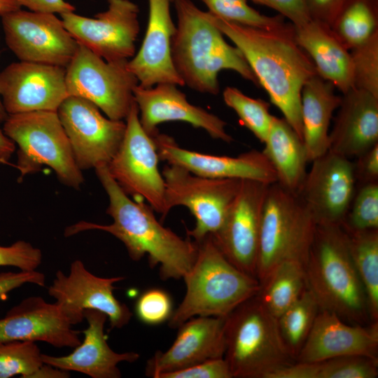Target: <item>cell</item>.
<instances>
[{"mask_svg":"<svg viewBox=\"0 0 378 378\" xmlns=\"http://www.w3.org/2000/svg\"><path fill=\"white\" fill-rule=\"evenodd\" d=\"M304 270L306 287L319 309L351 324L372 323L365 290L340 225H316Z\"/></svg>","mask_w":378,"mask_h":378,"instance_id":"cell-4","label":"cell"},{"mask_svg":"<svg viewBox=\"0 0 378 378\" xmlns=\"http://www.w3.org/2000/svg\"><path fill=\"white\" fill-rule=\"evenodd\" d=\"M345 232L355 269L365 290L370 320L378 322V229Z\"/></svg>","mask_w":378,"mask_h":378,"instance_id":"cell-32","label":"cell"},{"mask_svg":"<svg viewBox=\"0 0 378 378\" xmlns=\"http://www.w3.org/2000/svg\"><path fill=\"white\" fill-rule=\"evenodd\" d=\"M125 120L122 141L107 168L127 195L144 199L164 218L169 211L166 206L164 178L158 169L160 158L153 139L141 125L135 102Z\"/></svg>","mask_w":378,"mask_h":378,"instance_id":"cell-10","label":"cell"},{"mask_svg":"<svg viewBox=\"0 0 378 378\" xmlns=\"http://www.w3.org/2000/svg\"><path fill=\"white\" fill-rule=\"evenodd\" d=\"M223 97L225 104L237 114L241 123L264 143L273 117L270 113V104L251 98L234 87H227Z\"/></svg>","mask_w":378,"mask_h":378,"instance_id":"cell-35","label":"cell"},{"mask_svg":"<svg viewBox=\"0 0 378 378\" xmlns=\"http://www.w3.org/2000/svg\"><path fill=\"white\" fill-rule=\"evenodd\" d=\"M225 339L224 358L234 378H269L295 362L281 338L277 318L256 295L226 317Z\"/></svg>","mask_w":378,"mask_h":378,"instance_id":"cell-6","label":"cell"},{"mask_svg":"<svg viewBox=\"0 0 378 378\" xmlns=\"http://www.w3.org/2000/svg\"><path fill=\"white\" fill-rule=\"evenodd\" d=\"M250 1L276 10L280 15L290 20L295 27L302 26L312 20L305 0Z\"/></svg>","mask_w":378,"mask_h":378,"instance_id":"cell-43","label":"cell"},{"mask_svg":"<svg viewBox=\"0 0 378 378\" xmlns=\"http://www.w3.org/2000/svg\"><path fill=\"white\" fill-rule=\"evenodd\" d=\"M0 164H10L11 165V164L10 162H6V161H4V160H3L1 159H0Z\"/></svg>","mask_w":378,"mask_h":378,"instance_id":"cell-52","label":"cell"},{"mask_svg":"<svg viewBox=\"0 0 378 378\" xmlns=\"http://www.w3.org/2000/svg\"><path fill=\"white\" fill-rule=\"evenodd\" d=\"M62 307L31 296L0 318V342L13 340L44 342L56 348H76L81 341Z\"/></svg>","mask_w":378,"mask_h":378,"instance_id":"cell-21","label":"cell"},{"mask_svg":"<svg viewBox=\"0 0 378 378\" xmlns=\"http://www.w3.org/2000/svg\"><path fill=\"white\" fill-rule=\"evenodd\" d=\"M294 33L320 77L332 83L342 94L353 88L350 50L330 26L312 19L302 26H294Z\"/></svg>","mask_w":378,"mask_h":378,"instance_id":"cell-27","label":"cell"},{"mask_svg":"<svg viewBox=\"0 0 378 378\" xmlns=\"http://www.w3.org/2000/svg\"><path fill=\"white\" fill-rule=\"evenodd\" d=\"M69 96L66 67L20 61L0 72V97L8 115L57 111Z\"/></svg>","mask_w":378,"mask_h":378,"instance_id":"cell-18","label":"cell"},{"mask_svg":"<svg viewBox=\"0 0 378 378\" xmlns=\"http://www.w3.org/2000/svg\"><path fill=\"white\" fill-rule=\"evenodd\" d=\"M162 175L167 210L183 206L195 217V225L187 230V233L195 242L220 229L242 180L207 178L169 164L163 168Z\"/></svg>","mask_w":378,"mask_h":378,"instance_id":"cell-11","label":"cell"},{"mask_svg":"<svg viewBox=\"0 0 378 378\" xmlns=\"http://www.w3.org/2000/svg\"><path fill=\"white\" fill-rule=\"evenodd\" d=\"M174 1L148 0L146 34L139 52L127 62L128 69L142 88H151L159 83L185 85L171 55L172 40L176 31L170 13Z\"/></svg>","mask_w":378,"mask_h":378,"instance_id":"cell-24","label":"cell"},{"mask_svg":"<svg viewBox=\"0 0 378 378\" xmlns=\"http://www.w3.org/2000/svg\"><path fill=\"white\" fill-rule=\"evenodd\" d=\"M1 18L6 43L20 61L66 67L79 46L55 14L20 8Z\"/></svg>","mask_w":378,"mask_h":378,"instance_id":"cell-12","label":"cell"},{"mask_svg":"<svg viewBox=\"0 0 378 378\" xmlns=\"http://www.w3.org/2000/svg\"><path fill=\"white\" fill-rule=\"evenodd\" d=\"M316 225L297 194L277 182L269 185L262 206L255 271L260 285L282 261L304 262Z\"/></svg>","mask_w":378,"mask_h":378,"instance_id":"cell-8","label":"cell"},{"mask_svg":"<svg viewBox=\"0 0 378 378\" xmlns=\"http://www.w3.org/2000/svg\"><path fill=\"white\" fill-rule=\"evenodd\" d=\"M337 109L329 151L352 160L378 144V97L352 88L343 94Z\"/></svg>","mask_w":378,"mask_h":378,"instance_id":"cell-25","label":"cell"},{"mask_svg":"<svg viewBox=\"0 0 378 378\" xmlns=\"http://www.w3.org/2000/svg\"><path fill=\"white\" fill-rule=\"evenodd\" d=\"M269 185L242 179L221 227L211 234L232 265L255 278L262 211Z\"/></svg>","mask_w":378,"mask_h":378,"instance_id":"cell-15","label":"cell"},{"mask_svg":"<svg viewBox=\"0 0 378 378\" xmlns=\"http://www.w3.org/2000/svg\"><path fill=\"white\" fill-rule=\"evenodd\" d=\"M332 29L350 50L378 31V0H349Z\"/></svg>","mask_w":378,"mask_h":378,"instance_id":"cell-33","label":"cell"},{"mask_svg":"<svg viewBox=\"0 0 378 378\" xmlns=\"http://www.w3.org/2000/svg\"><path fill=\"white\" fill-rule=\"evenodd\" d=\"M15 149V143L0 129V159L8 162Z\"/></svg>","mask_w":378,"mask_h":378,"instance_id":"cell-49","label":"cell"},{"mask_svg":"<svg viewBox=\"0 0 378 378\" xmlns=\"http://www.w3.org/2000/svg\"><path fill=\"white\" fill-rule=\"evenodd\" d=\"M206 15L241 51L258 84L302 140V89L318 74L296 41L293 24L265 29L226 21L208 11Z\"/></svg>","mask_w":378,"mask_h":378,"instance_id":"cell-1","label":"cell"},{"mask_svg":"<svg viewBox=\"0 0 378 378\" xmlns=\"http://www.w3.org/2000/svg\"><path fill=\"white\" fill-rule=\"evenodd\" d=\"M377 375L378 358L345 356L315 362H294L269 378H375Z\"/></svg>","mask_w":378,"mask_h":378,"instance_id":"cell-31","label":"cell"},{"mask_svg":"<svg viewBox=\"0 0 378 378\" xmlns=\"http://www.w3.org/2000/svg\"><path fill=\"white\" fill-rule=\"evenodd\" d=\"M158 378H233V376L223 357L208 360L178 371L164 373Z\"/></svg>","mask_w":378,"mask_h":378,"instance_id":"cell-42","label":"cell"},{"mask_svg":"<svg viewBox=\"0 0 378 378\" xmlns=\"http://www.w3.org/2000/svg\"><path fill=\"white\" fill-rule=\"evenodd\" d=\"M29 11L43 13L63 14L74 12L75 7L64 0H14Z\"/></svg>","mask_w":378,"mask_h":378,"instance_id":"cell-47","label":"cell"},{"mask_svg":"<svg viewBox=\"0 0 378 378\" xmlns=\"http://www.w3.org/2000/svg\"><path fill=\"white\" fill-rule=\"evenodd\" d=\"M57 112L80 170L110 162L125 135L123 120L104 117L94 104L76 96L66 97Z\"/></svg>","mask_w":378,"mask_h":378,"instance_id":"cell-13","label":"cell"},{"mask_svg":"<svg viewBox=\"0 0 378 378\" xmlns=\"http://www.w3.org/2000/svg\"><path fill=\"white\" fill-rule=\"evenodd\" d=\"M36 342L13 340L0 342V378L31 376L43 364Z\"/></svg>","mask_w":378,"mask_h":378,"instance_id":"cell-36","label":"cell"},{"mask_svg":"<svg viewBox=\"0 0 378 378\" xmlns=\"http://www.w3.org/2000/svg\"><path fill=\"white\" fill-rule=\"evenodd\" d=\"M334 90V85L318 75L311 78L302 87V140L309 162L328 150L330 120L342 100Z\"/></svg>","mask_w":378,"mask_h":378,"instance_id":"cell-28","label":"cell"},{"mask_svg":"<svg viewBox=\"0 0 378 378\" xmlns=\"http://www.w3.org/2000/svg\"><path fill=\"white\" fill-rule=\"evenodd\" d=\"M312 163L297 195L316 225H340L357 188L353 161L328 150Z\"/></svg>","mask_w":378,"mask_h":378,"instance_id":"cell-17","label":"cell"},{"mask_svg":"<svg viewBox=\"0 0 378 378\" xmlns=\"http://www.w3.org/2000/svg\"><path fill=\"white\" fill-rule=\"evenodd\" d=\"M94 169L108 195L106 213L113 223L101 225L80 221L66 228L64 235L90 230L108 232L124 244L132 260L138 261L146 255L151 267L160 265L162 280L183 279L195 262L197 244L164 227L149 205L131 200L111 176L107 164Z\"/></svg>","mask_w":378,"mask_h":378,"instance_id":"cell-2","label":"cell"},{"mask_svg":"<svg viewBox=\"0 0 378 378\" xmlns=\"http://www.w3.org/2000/svg\"><path fill=\"white\" fill-rule=\"evenodd\" d=\"M41 251L19 240L8 246H0V266H13L22 271H34L41 265Z\"/></svg>","mask_w":378,"mask_h":378,"instance_id":"cell-41","label":"cell"},{"mask_svg":"<svg viewBox=\"0 0 378 378\" xmlns=\"http://www.w3.org/2000/svg\"><path fill=\"white\" fill-rule=\"evenodd\" d=\"M356 186L378 182V144L355 158Z\"/></svg>","mask_w":378,"mask_h":378,"instance_id":"cell-44","label":"cell"},{"mask_svg":"<svg viewBox=\"0 0 378 378\" xmlns=\"http://www.w3.org/2000/svg\"><path fill=\"white\" fill-rule=\"evenodd\" d=\"M349 0H305L311 18L332 27Z\"/></svg>","mask_w":378,"mask_h":378,"instance_id":"cell-46","label":"cell"},{"mask_svg":"<svg viewBox=\"0 0 378 378\" xmlns=\"http://www.w3.org/2000/svg\"><path fill=\"white\" fill-rule=\"evenodd\" d=\"M138 318L148 325H158L169 320L172 314V301L164 290L152 288L144 292L135 304Z\"/></svg>","mask_w":378,"mask_h":378,"instance_id":"cell-40","label":"cell"},{"mask_svg":"<svg viewBox=\"0 0 378 378\" xmlns=\"http://www.w3.org/2000/svg\"><path fill=\"white\" fill-rule=\"evenodd\" d=\"M177 86L172 83H159L148 88L138 85L134 89L141 125L150 136L159 132L158 125L160 123L182 121L203 129L213 139L227 143L233 141L226 132L227 123L223 120L189 103L186 94Z\"/></svg>","mask_w":378,"mask_h":378,"instance_id":"cell-20","label":"cell"},{"mask_svg":"<svg viewBox=\"0 0 378 378\" xmlns=\"http://www.w3.org/2000/svg\"><path fill=\"white\" fill-rule=\"evenodd\" d=\"M353 88L378 97V31L350 50Z\"/></svg>","mask_w":378,"mask_h":378,"instance_id":"cell-39","label":"cell"},{"mask_svg":"<svg viewBox=\"0 0 378 378\" xmlns=\"http://www.w3.org/2000/svg\"><path fill=\"white\" fill-rule=\"evenodd\" d=\"M306 288L304 262L286 260L278 264L260 284L256 296L275 318L279 317Z\"/></svg>","mask_w":378,"mask_h":378,"instance_id":"cell-30","label":"cell"},{"mask_svg":"<svg viewBox=\"0 0 378 378\" xmlns=\"http://www.w3.org/2000/svg\"><path fill=\"white\" fill-rule=\"evenodd\" d=\"M262 150L272 164L277 183L298 194L305 178L309 162L303 141L284 118L272 117Z\"/></svg>","mask_w":378,"mask_h":378,"instance_id":"cell-29","label":"cell"},{"mask_svg":"<svg viewBox=\"0 0 378 378\" xmlns=\"http://www.w3.org/2000/svg\"><path fill=\"white\" fill-rule=\"evenodd\" d=\"M8 114L6 111L1 99L0 97V124L4 123V122L6 120Z\"/></svg>","mask_w":378,"mask_h":378,"instance_id":"cell-51","label":"cell"},{"mask_svg":"<svg viewBox=\"0 0 378 378\" xmlns=\"http://www.w3.org/2000/svg\"><path fill=\"white\" fill-rule=\"evenodd\" d=\"M340 226L345 232L378 229V182L356 188Z\"/></svg>","mask_w":378,"mask_h":378,"instance_id":"cell-38","label":"cell"},{"mask_svg":"<svg viewBox=\"0 0 378 378\" xmlns=\"http://www.w3.org/2000/svg\"><path fill=\"white\" fill-rule=\"evenodd\" d=\"M21 8L14 0H0V16Z\"/></svg>","mask_w":378,"mask_h":378,"instance_id":"cell-50","label":"cell"},{"mask_svg":"<svg viewBox=\"0 0 378 378\" xmlns=\"http://www.w3.org/2000/svg\"><path fill=\"white\" fill-rule=\"evenodd\" d=\"M160 160L190 172L211 178L248 179L271 184L276 172L264 153L251 150L236 157L214 155L181 148L170 136L158 132L152 136Z\"/></svg>","mask_w":378,"mask_h":378,"instance_id":"cell-19","label":"cell"},{"mask_svg":"<svg viewBox=\"0 0 378 378\" xmlns=\"http://www.w3.org/2000/svg\"><path fill=\"white\" fill-rule=\"evenodd\" d=\"M127 62H108L79 44L66 66L69 95L89 100L110 119H125L134 102V89L139 85Z\"/></svg>","mask_w":378,"mask_h":378,"instance_id":"cell-9","label":"cell"},{"mask_svg":"<svg viewBox=\"0 0 378 378\" xmlns=\"http://www.w3.org/2000/svg\"><path fill=\"white\" fill-rule=\"evenodd\" d=\"M69 377V371L43 363L30 378H67Z\"/></svg>","mask_w":378,"mask_h":378,"instance_id":"cell-48","label":"cell"},{"mask_svg":"<svg viewBox=\"0 0 378 378\" xmlns=\"http://www.w3.org/2000/svg\"><path fill=\"white\" fill-rule=\"evenodd\" d=\"M4 133L18 146L15 165L20 175L38 172L47 165L64 185L80 188L84 178L74 156L65 130L54 111H36L8 115Z\"/></svg>","mask_w":378,"mask_h":378,"instance_id":"cell-7","label":"cell"},{"mask_svg":"<svg viewBox=\"0 0 378 378\" xmlns=\"http://www.w3.org/2000/svg\"><path fill=\"white\" fill-rule=\"evenodd\" d=\"M176 31L171 43L174 66L185 85L201 93L218 94V74L232 70L259 85L241 51L228 44L223 34L191 0H174Z\"/></svg>","mask_w":378,"mask_h":378,"instance_id":"cell-3","label":"cell"},{"mask_svg":"<svg viewBox=\"0 0 378 378\" xmlns=\"http://www.w3.org/2000/svg\"><path fill=\"white\" fill-rule=\"evenodd\" d=\"M25 284H32L44 286L45 276L36 270L18 272H7L0 273V300L11 290Z\"/></svg>","mask_w":378,"mask_h":378,"instance_id":"cell-45","label":"cell"},{"mask_svg":"<svg viewBox=\"0 0 378 378\" xmlns=\"http://www.w3.org/2000/svg\"><path fill=\"white\" fill-rule=\"evenodd\" d=\"M209 8L210 13L226 21L239 24L265 29H279L288 23L279 14L267 16L251 7L247 0H200Z\"/></svg>","mask_w":378,"mask_h":378,"instance_id":"cell-37","label":"cell"},{"mask_svg":"<svg viewBox=\"0 0 378 378\" xmlns=\"http://www.w3.org/2000/svg\"><path fill=\"white\" fill-rule=\"evenodd\" d=\"M107 9L94 18L61 14L65 28L78 44L108 62L129 60L135 54L140 30L139 9L130 0H107Z\"/></svg>","mask_w":378,"mask_h":378,"instance_id":"cell-14","label":"cell"},{"mask_svg":"<svg viewBox=\"0 0 378 378\" xmlns=\"http://www.w3.org/2000/svg\"><path fill=\"white\" fill-rule=\"evenodd\" d=\"M84 318L88 326L83 332L84 340L72 353L64 356H53L42 354L43 363L66 371H76L92 378H119L118 368L120 362L133 363L139 358L136 352L119 354L107 343L104 335L106 314L96 309H85Z\"/></svg>","mask_w":378,"mask_h":378,"instance_id":"cell-26","label":"cell"},{"mask_svg":"<svg viewBox=\"0 0 378 378\" xmlns=\"http://www.w3.org/2000/svg\"><path fill=\"white\" fill-rule=\"evenodd\" d=\"M318 311L316 300L306 287L300 298L277 318L281 338L295 361Z\"/></svg>","mask_w":378,"mask_h":378,"instance_id":"cell-34","label":"cell"},{"mask_svg":"<svg viewBox=\"0 0 378 378\" xmlns=\"http://www.w3.org/2000/svg\"><path fill=\"white\" fill-rule=\"evenodd\" d=\"M378 322L351 324L319 309L295 362L309 363L345 356L378 358Z\"/></svg>","mask_w":378,"mask_h":378,"instance_id":"cell-23","label":"cell"},{"mask_svg":"<svg viewBox=\"0 0 378 378\" xmlns=\"http://www.w3.org/2000/svg\"><path fill=\"white\" fill-rule=\"evenodd\" d=\"M226 317L191 318L178 328L172 345L164 352L157 351L148 362L146 376L178 371L204 361L223 358L225 351Z\"/></svg>","mask_w":378,"mask_h":378,"instance_id":"cell-22","label":"cell"},{"mask_svg":"<svg viewBox=\"0 0 378 378\" xmlns=\"http://www.w3.org/2000/svg\"><path fill=\"white\" fill-rule=\"evenodd\" d=\"M122 276L103 278L89 272L81 260L70 265L68 274L58 270L48 287L49 295L62 307L73 325L84 319L85 309H96L106 314L111 328H121L130 321L132 314L113 293V284Z\"/></svg>","mask_w":378,"mask_h":378,"instance_id":"cell-16","label":"cell"},{"mask_svg":"<svg viewBox=\"0 0 378 378\" xmlns=\"http://www.w3.org/2000/svg\"><path fill=\"white\" fill-rule=\"evenodd\" d=\"M196 243V258L183 277L186 295L169 319L172 328H178L197 316L227 317L260 288L255 277L241 271L225 258L211 234Z\"/></svg>","mask_w":378,"mask_h":378,"instance_id":"cell-5","label":"cell"}]
</instances>
